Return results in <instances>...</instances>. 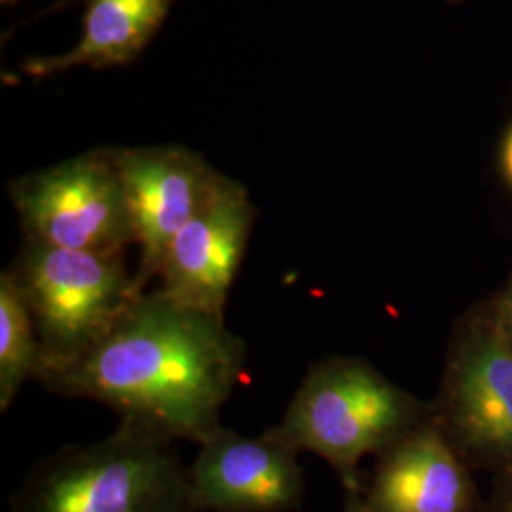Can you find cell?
Instances as JSON below:
<instances>
[{
    "label": "cell",
    "mask_w": 512,
    "mask_h": 512,
    "mask_svg": "<svg viewBox=\"0 0 512 512\" xmlns=\"http://www.w3.org/2000/svg\"><path fill=\"white\" fill-rule=\"evenodd\" d=\"M247 346L224 317L183 306L160 289L139 294L107 336L73 365L35 382L67 399L109 406L120 423L198 446L220 427Z\"/></svg>",
    "instance_id": "obj_1"
},
{
    "label": "cell",
    "mask_w": 512,
    "mask_h": 512,
    "mask_svg": "<svg viewBox=\"0 0 512 512\" xmlns=\"http://www.w3.org/2000/svg\"><path fill=\"white\" fill-rule=\"evenodd\" d=\"M431 418L433 403L391 382L363 357L329 355L310 366L285 416L262 435L319 456L346 494H363L361 461L382 456Z\"/></svg>",
    "instance_id": "obj_2"
},
{
    "label": "cell",
    "mask_w": 512,
    "mask_h": 512,
    "mask_svg": "<svg viewBox=\"0 0 512 512\" xmlns=\"http://www.w3.org/2000/svg\"><path fill=\"white\" fill-rule=\"evenodd\" d=\"M10 512H196L188 467L173 440L129 423L107 439L40 459Z\"/></svg>",
    "instance_id": "obj_3"
},
{
    "label": "cell",
    "mask_w": 512,
    "mask_h": 512,
    "mask_svg": "<svg viewBox=\"0 0 512 512\" xmlns=\"http://www.w3.org/2000/svg\"><path fill=\"white\" fill-rule=\"evenodd\" d=\"M6 270L37 330V378L86 355L139 296L126 253L69 251L23 239Z\"/></svg>",
    "instance_id": "obj_4"
},
{
    "label": "cell",
    "mask_w": 512,
    "mask_h": 512,
    "mask_svg": "<svg viewBox=\"0 0 512 512\" xmlns=\"http://www.w3.org/2000/svg\"><path fill=\"white\" fill-rule=\"evenodd\" d=\"M433 418L473 471H512V344L492 296L454 327Z\"/></svg>",
    "instance_id": "obj_5"
},
{
    "label": "cell",
    "mask_w": 512,
    "mask_h": 512,
    "mask_svg": "<svg viewBox=\"0 0 512 512\" xmlns=\"http://www.w3.org/2000/svg\"><path fill=\"white\" fill-rule=\"evenodd\" d=\"M23 238L116 255L135 245L122 177L110 148L92 150L8 184Z\"/></svg>",
    "instance_id": "obj_6"
},
{
    "label": "cell",
    "mask_w": 512,
    "mask_h": 512,
    "mask_svg": "<svg viewBox=\"0 0 512 512\" xmlns=\"http://www.w3.org/2000/svg\"><path fill=\"white\" fill-rule=\"evenodd\" d=\"M122 177L139 262L135 291L147 293L158 277L165 251L202 207L222 173L194 150L164 147L110 148Z\"/></svg>",
    "instance_id": "obj_7"
},
{
    "label": "cell",
    "mask_w": 512,
    "mask_h": 512,
    "mask_svg": "<svg viewBox=\"0 0 512 512\" xmlns=\"http://www.w3.org/2000/svg\"><path fill=\"white\" fill-rule=\"evenodd\" d=\"M247 188L222 175L202 207L171 239L158 279L171 300L224 317L255 226Z\"/></svg>",
    "instance_id": "obj_8"
},
{
    "label": "cell",
    "mask_w": 512,
    "mask_h": 512,
    "mask_svg": "<svg viewBox=\"0 0 512 512\" xmlns=\"http://www.w3.org/2000/svg\"><path fill=\"white\" fill-rule=\"evenodd\" d=\"M196 512H298L306 482L298 452L220 425L188 467Z\"/></svg>",
    "instance_id": "obj_9"
},
{
    "label": "cell",
    "mask_w": 512,
    "mask_h": 512,
    "mask_svg": "<svg viewBox=\"0 0 512 512\" xmlns=\"http://www.w3.org/2000/svg\"><path fill=\"white\" fill-rule=\"evenodd\" d=\"M372 512H480L473 469L440 431L425 421L376 458L363 490Z\"/></svg>",
    "instance_id": "obj_10"
},
{
    "label": "cell",
    "mask_w": 512,
    "mask_h": 512,
    "mask_svg": "<svg viewBox=\"0 0 512 512\" xmlns=\"http://www.w3.org/2000/svg\"><path fill=\"white\" fill-rule=\"evenodd\" d=\"M173 0H86L84 31L67 54L35 57L23 65L35 78L73 67L126 65L145 50L169 14Z\"/></svg>",
    "instance_id": "obj_11"
},
{
    "label": "cell",
    "mask_w": 512,
    "mask_h": 512,
    "mask_svg": "<svg viewBox=\"0 0 512 512\" xmlns=\"http://www.w3.org/2000/svg\"><path fill=\"white\" fill-rule=\"evenodd\" d=\"M40 344L18 283L0 274V412L6 414L21 387L37 378Z\"/></svg>",
    "instance_id": "obj_12"
},
{
    "label": "cell",
    "mask_w": 512,
    "mask_h": 512,
    "mask_svg": "<svg viewBox=\"0 0 512 512\" xmlns=\"http://www.w3.org/2000/svg\"><path fill=\"white\" fill-rule=\"evenodd\" d=\"M480 512H512V471L494 476L492 490L482 501Z\"/></svg>",
    "instance_id": "obj_13"
},
{
    "label": "cell",
    "mask_w": 512,
    "mask_h": 512,
    "mask_svg": "<svg viewBox=\"0 0 512 512\" xmlns=\"http://www.w3.org/2000/svg\"><path fill=\"white\" fill-rule=\"evenodd\" d=\"M492 300H494L499 325H501V329L507 334V338L512 344V270L507 283L501 287L499 293L492 296Z\"/></svg>",
    "instance_id": "obj_14"
},
{
    "label": "cell",
    "mask_w": 512,
    "mask_h": 512,
    "mask_svg": "<svg viewBox=\"0 0 512 512\" xmlns=\"http://www.w3.org/2000/svg\"><path fill=\"white\" fill-rule=\"evenodd\" d=\"M499 165H501V173L505 177V181L512 188V124L503 135L501 141V150H499Z\"/></svg>",
    "instance_id": "obj_15"
},
{
    "label": "cell",
    "mask_w": 512,
    "mask_h": 512,
    "mask_svg": "<svg viewBox=\"0 0 512 512\" xmlns=\"http://www.w3.org/2000/svg\"><path fill=\"white\" fill-rule=\"evenodd\" d=\"M340 512H372L366 507L363 494H346L344 495V505Z\"/></svg>",
    "instance_id": "obj_16"
},
{
    "label": "cell",
    "mask_w": 512,
    "mask_h": 512,
    "mask_svg": "<svg viewBox=\"0 0 512 512\" xmlns=\"http://www.w3.org/2000/svg\"><path fill=\"white\" fill-rule=\"evenodd\" d=\"M2 2H4V4H6V2H16V0H2Z\"/></svg>",
    "instance_id": "obj_17"
},
{
    "label": "cell",
    "mask_w": 512,
    "mask_h": 512,
    "mask_svg": "<svg viewBox=\"0 0 512 512\" xmlns=\"http://www.w3.org/2000/svg\"><path fill=\"white\" fill-rule=\"evenodd\" d=\"M450 2H463V0H450Z\"/></svg>",
    "instance_id": "obj_18"
}]
</instances>
